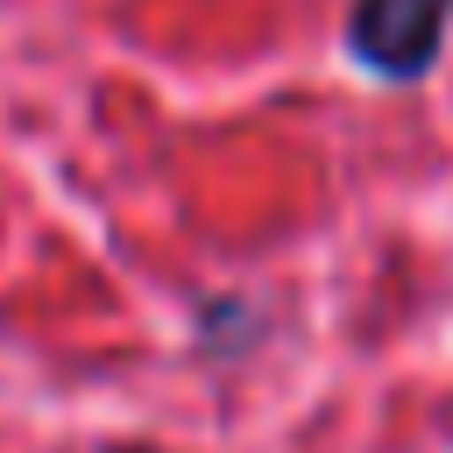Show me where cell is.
Instances as JSON below:
<instances>
[{"label":"cell","instance_id":"6da1fadb","mask_svg":"<svg viewBox=\"0 0 453 453\" xmlns=\"http://www.w3.org/2000/svg\"><path fill=\"white\" fill-rule=\"evenodd\" d=\"M446 21H453V0H354L347 50H354V64L368 78L411 85V78H425L439 64Z\"/></svg>","mask_w":453,"mask_h":453}]
</instances>
